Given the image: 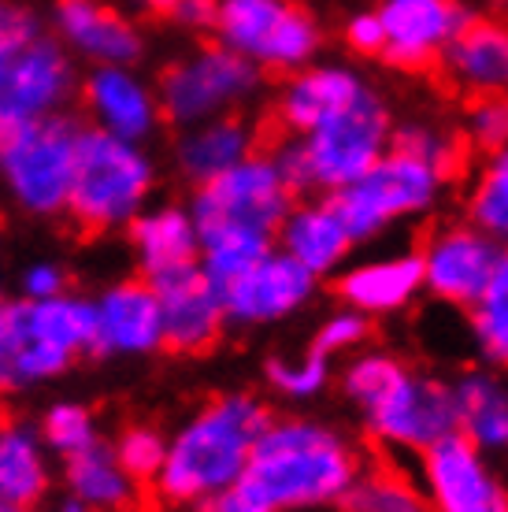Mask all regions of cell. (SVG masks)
Returning <instances> with one entry per match:
<instances>
[{"label": "cell", "mask_w": 508, "mask_h": 512, "mask_svg": "<svg viewBox=\"0 0 508 512\" xmlns=\"http://www.w3.org/2000/svg\"><path fill=\"white\" fill-rule=\"evenodd\" d=\"M64 290H71V271L64 260H52V256H38V260L23 264L19 279H15V294L23 301H45Z\"/></svg>", "instance_id": "41"}, {"label": "cell", "mask_w": 508, "mask_h": 512, "mask_svg": "<svg viewBox=\"0 0 508 512\" xmlns=\"http://www.w3.org/2000/svg\"><path fill=\"white\" fill-rule=\"evenodd\" d=\"M468 338L479 364L508 372V249L497 260L479 301L468 308Z\"/></svg>", "instance_id": "32"}, {"label": "cell", "mask_w": 508, "mask_h": 512, "mask_svg": "<svg viewBox=\"0 0 508 512\" xmlns=\"http://www.w3.org/2000/svg\"><path fill=\"white\" fill-rule=\"evenodd\" d=\"M164 127H197L204 119L253 112L264 101L267 75L227 45L197 41L193 49L171 56L153 78Z\"/></svg>", "instance_id": "6"}, {"label": "cell", "mask_w": 508, "mask_h": 512, "mask_svg": "<svg viewBox=\"0 0 508 512\" xmlns=\"http://www.w3.org/2000/svg\"><path fill=\"white\" fill-rule=\"evenodd\" d=\"M264 123H256L249 112H234V116L204 119L197 127L175 130L171 141V171L178 175L182 186H201V182L216 179L234 164H242L245 156L264 149Z\"/></svg>", "instance_id": "22"}, {"label": "cell", "mask_w": 508, "mask_h": 512, "mask_svg": "<svg viewBox=\"0 0 508 512\" xmlns=\"http://www.w3.org/2000/svg\"><path fill=\"white\" fill-rule=\"evenodd\" d=\"M30 331L67 357H93V297L71 286L56 297L30 301Z\"/></svg>", "instance_id": "30"}, {"label": "cell", "mask_w": 508, "mask_h": 512, "mask_svg": "<svg viewBox=\"0 0 508 512\" xmlns=\"http://www.w3.org/2000/svg\"><path fill=\"white\" fill-rule=\"evenodd\" d=\"M93 297V357L145 360L164 353L160 301L149 279L119 275L104 282Z\"/></svg>", "instance_id": "18"}, {"label": "cell", "mask_w": 508, "mask_h": 512, "mask_svg": "<svg viewBox=\"0 0 508 512\" xmlns=\"http://www.w3.org/2000/svg\"><path fill=\"white\" fill-rule=\"evenodd\" d=\"M56 475L64 498L78 501L89 512H138L145 501V490L115 461L108 438H97L93 446L56 461Z\"/></svg>", "instance_id": "29"}, {"label": "cell", "mask_w": 508, "mask_h": 512, "mask_svg": "<svg viewBox=\"0 0 508 512\" xmlns=\"http://www.w3.org/2000/svg\"><path fill=\"white\" fill-rule=\"evenodd\" d=\"M216 12L219 0H175V8L167 12V23L178 26L182 34H193V38H212Z\"/></svg>", "instance_id": "43"}, {"label": "cell", "mask_w": 508, "mask_h": 512, "mask_svg": "<svg viewBox=\"0 0 508 512\" xmlns=\"http://www.w3.org/2000/svg\"><path fill=\"white\" fill-rule=\"evenodd\" d=\"M342 512H434L427 494L420 490L416 475L394 461V457H379L368 461L364 475L356 479L349 498L342 501Z\"/></svg>", "instance_id": "31"}, {"label": "cell", "mask_w": 508, "mask_h": 512, "mask_svg": "<svg viewBox=\"0 0 508 512\" xmlns=\"http://www.w3.org/2000/svg\"><path fill=\"white\" fill-rule=\"evenodd\" d=\"M501 8H505V12H508V0H501Z\"/></svg>", "instance_id": "49"}, {"label": "cell", "mask_w": 508, "mask_h": 512, "mask_svg": "<svg viewBox=\"0 0 508 512\" xmlns=\"http://www.w3.org/2000/svg\"><path fill=\"white\" fill-rule=\"evenodd\" d=\"M38 30H45V19L30 4H23V0H0V45L30 38Z\"/></svg>", "instance_id": "44"}, {"label": "cell", "mask_w": 508, "mask_h": 512, "mask_svg": "<svg viewBox=\"0 0 508 512\" xmlns=\"http://www.w3.org/2000/svg\"><path fill=\"white\" fill-rule=\"evenodd\" d=\"M449 179L434 167L420 164L405 153L382 156L379 164L368 167L360 179H353L342 190L327 193L334 212L342 216L345 231L353 245H371L386 238L405 223H423L442 208Z\"/></svg>", "instance_id": "8"}, {"label": "cell", "mask_w": 508, "mask_h": 512, "mask_svg": "<svg viewBox=\"0 0 508 512\" xmlns=\"http://www.w3.org/2000/svg\"><path fill=\"white\" fill-rule=\"evenodd\" d=\"M275 409L256 390H219L193 405L167 431L164 468L153 479V501L164 512H190L204 498L242 479L256 438Z\"/></svg>", "instance_id": "3"}, {"label": "cell", "mask_w": 508, "mask_h": 512, "mask_svg": "<svg viewBox=\"0 0 508 512\" xmlns=\"http://www.w3.org/2000/svg\"><path fill=\"white\" fill-rule=\"evenodd\" d=\"M138 512H145V509H138Z\"/></svg>", "instance_id": "50"}, {"label": "cell", "mask_w": 508, "mask_h": 512, "mask_svg": "<svg viewBox=\"0 0 508 512\" xmlns=\"http://www.w3.org/2000/svg\"><path fill=\"white\" fill-rule=\"evenodd\" d=\"M375 342V320H368L364 312L338 305L316 323V331L308 338V349H316L319 357L327 360H345L349 353L364 349Z\"/></svg>", "instance_id": "40"}, {"label": "cell", "mask_w": 508, "mask_h": 512, "mask_svg": "<svg viewBox=\"0 0 508 512\" xmlns=\"http://www.w3.org/2000/svg\"><path fill=\"white\" fill-rule=\"evenodd\" d=\"M368 86V75L349 60H323L301 67L279 82V90L271 97V127L279 134L301 138L316 127L319 119H327L334 108L353 101L356 93Z\"/></svg>", "instance_id": "21"}, {"label": "cell", "mask_w": 508, "mask_h": 512, "mask_svg": "<svg viewBox=\"0 0 508 512\" xmlns=\"http://www.w3.org/2000/svg\"><path fill=\"white\" fill-rule=\"evenodd\" d=\"M190 512H264V509H260V501H256L242 483H234V487L219 490L212 498H204L201 505H193Z\"/></svg>", "instance_id": "45"}, {"label": "cell", "mask_w": 508, "mask_h": 512, "mask_svg": "<svg viewBox=\"0 0 508 512\" xmlns=\"http://www.w3.org/2000/svg\"><path fill=\"white\" fill-rule=\"evenodd\" d=\"M334 301L353 312H364L368 320L401 316L423 297V264L416 249L405 253L368 256L349 260L331 279Z\"/></svg>", "instance_id": "20"}, {"label": "cell", "mask_w": 508, "mask_h": 512, "mask_svg": "<svg viewBox=\"0 0 508 512\" xmlns=\"http://www.w3.org/2000/svg\"><path fill=\"white\" fill-rule=\"evenodd\" d=\"M264 386L275 401H286V405L323 401L334 386V360L319 357L308 346L301 353H271L264 360Z\"/></svg>", "instance_id": "34"}, {"label": "cell", "mask_w": 508, "mask_h": 512, "mask_svg": "<svg viewBox=\"0 0 508 512\" xmlns=\"http://www.w3.org/2000/svg\"><path fill=\"white\" fill-rule=\"evenodd\" d=\"M82 127L71 108L0 138V193L19 216L34 223L64 219Z\"/></svg>", "instance_id": "7"}, {"label": "cell", "mask_w": 508, "mask_h": 512, "mask_svg": "<svg viewBox=\"0 0 508 512\" xmlns=\"http://www.w3.org/2000/svg\"><path fill=\"white\" fill-rule=\"evenodd\" d=\"M45 26L78 67H141L149 52L138 15L115 0H52Z\"/></svg>", "instance_id": "13"}, {"label": "cell", "mask_w": 508, "mask_h": 512, "mask_svg": "<svg viewBox=\"0 0 508 512\" xmlns=\"http://www.w3.org/2000/svg\"><path fill=\"white\" fill-rule=\"evenodd\" d=\"M471 227H479L486 238H494L501 249H508V175L497 167L483 164L471 175L464 190V212Z\"/></svg>", "instance_id": "37"}, {"label": "cell", "mask_w": 508, "mask_h": 512, "mask_svg": "<svg viewBox=\"0 0 508 512\" xmlns=\"http://www.w3.org/2000/svg\"><path fill=\"white\" fill-rule=\"evenodd\" d=\"M394 123L397 116L386 93L368 82L353 101L334 108L331 116L319 119L308 134L301 138L279 134L267 145V153L297 197H308V193L327 197V193L360 179L368 167H375L390 153Z\"/></svg>", "instance_id": "4"}, {"label": "cell", "mask_w": 508, "mask_h": 512, "mask_svg": "<svg viewBox=\"0 0 508 512\" xmlns=\"http://www.w3.org/2000/svg\"><path fill=\"white\" fill-rule=\"evenodd\" d=\"M416 483L434 512H508V479L464 435H445L416 457Z\"/></svg>", "instance_id": "15"}, {"label": "cell", "mask_w": 508, "mask_h": 512, "mask_svg": "<svg viewBox=\"0 0 508 512\" xmlns=\"http://www.w3.org/2000/svg\"><path fill=\"white\" fill-rule=\"evenodd\" d=\"M112 442V453L115 461L123 464V472L138 483L141 490L153 487V479L160 475L164 468V453H167V431L164 427H156V423H145V420H134V423H123Z\"/></svg>", "instance_id": "38"}, {"label": "cell", "mask_w": 508, "mask_h": 512, "mask_svg": "<svg viewBox=\"0 0 508 512\" xmlns=\"http://www.w3.org/2000/svg\"><path fill=\"white\" fill-rule=\"evenodd\" d=\"M390 149L394 153H405L420 164L434 167L438 175L453 182L464 175L468 167V145L460 138L457 127H445L438 119H397L394 123V138H390Z\"/></svg>", "instance_id": "33"}, {"label": "cell", "mask_w": 508, "mask_h": 512, "mask_svg": "<svg viewBox=\"0 0 508 512\" xmlns=\"http://www.w3.org/2000/svg\"><path fill=\"white\" fill-rule=\"evenodd\" d=\"M334 390L356 412L360 431L382 457H420L438 438L457 431L453 386L386 346H364L334 368Z\"/></svg>", "instance_id": "2"}, {"label": "cell", "mask_w": 508, "mask_h": 512, "mask_svg": "<svg viewBox=\"0 0 508 512\" xmlns=\"http://www.w3.org/2000/svg\"><path fill=\"white\" fill-rule=\"evenodd\" d=\"M368 461L364 442L338 420L316 412H275L238 483L264 512L342 509Z\"/></svg>", "instance_id": "1"}, {"label": "cell", "mask_w": 508, "mask_h": 512, "mask_svg": "<svg viewBox=\"0 0 508 512\" xmlns=\"http://www.w3.org/2000/svg\"><path fill=\"white\" fill-rule=\"evenodd\" d=\"M319 290H323V279L290 260L282 249H271L253 268L223 286L230 331H264V327L297 320L301 312L316 305Z\"/></svg>", "instance_id": "14"}, {"label": "cell", "mask_w": 508, "mask_h": 512, "mask_svg": "<svg viewBox=\"0 0 508 512\" xmlns=\"http://www.w3.org/2000/svg\"><path fill=\"white\" fill-rule=\"evenodd\" d=\"M445 86L460 97L508 93V15H475L438 60Z\"/></svg>", "instance_id": "25"}, {"label": "cell", "mask_w": 508, "mask_h": 512, "mask_svg": "<svg viewBox=\"0 0 508 512\" xmlns=\"http://www.w3.org/2000/svg\"><path fill=\"white\" fill-rule=\"evenodd\" d=\"M375 15L386 34L382 60L394 71L420 75L438 67L449 41L479 12L464 0H379Z\"/></svg>", "instance_id": "17"}, {"label": "cell", "mask_w": 508, "mask_h": 512, "mask_svg": "<svg viewBox=\"0 0 508 512\" xmlns=\"http://www.w3.org/2000/svg\"><path fill=\"white\" fill-rule=\"evenodd\" d=\"M342 41L345 49L360 56V60H382V45H386V34H382V23L375 8H360L342 23Z\"/></svg>", "instance_id": "42"}, {"label": "cell", "mask_w": 508, "mask_h": 512, "mask_svg": "<svg viewBox=\"0 0 508 512\" xmlns=\"http://www.w3.org/2000/svg\"><path fill=\"white\" fill-rule=\"evenodd\" d=\"M130 264L141 279H160L167 271L190 268L201 253V234L186 201H153L123 231Z\"/></svg>", "instance_id": "26"}, {"label": "cell", "mask_w": 508, "mask_h": 512, "mask_svg": "<svg viewBox=\"0 0 508 512\" xmlns=\"http://www.w3.org/2000/svg\"><path fill=\"white\" fill-rule=\"evenodd\" d=\"M457 130L468 145V153H479L483 160L508 149V93L471 97L464 104V119H460Z\"/></svg>", "instance_id": "39"}, {"label": "cell", "mask_w": 508, "mask_h": 512, "mask_svg": "<svg viewBox=\"0 0 508 512\" xmlns=\"http://www.w3.org/2000/svg\"><path fill=\"white\" fill-rule=\"evenodd\" d=\"M420 264H423V294L434 297L445 308L468 312L501 260V245L486 238L468 219H434L420 238Z\"/></svg>", "instance_id": "12"}, {"label": "cell", "mask_w": 508, "mask_h": 512, "mask_svg": "<svg viewBox=\"0 0 508 512\" xmlns=\"http://www.w3.org/2000/svg\"><path fill=\"white\" fill-rule=\"evenodd\" d=\"M75 112L86 127L134 145H153L164 130L156 86L141 67H86L78 78Z\"/></svg>", "instance_id": "16"}, {"label": "cell", "mask_w": 508, "mask_h": 512, "mask_svg": "<svg viewBox=\"0 0 508 512\" xmlns=\"http://www.w3.org/2000/svg\"><path fill=\"white\" fill-rule=\"evenodd\" d=\"M156 190H160V164L149 145H134L104 130L82 127L64 212V219L82 238L123 234L141 208L153 205Z\"/></svg>", "instance_id": "5"}, {"label": "cell", "mask_w": 508, "mask_h": 512, "mask_svg": "<svg viewBox=\"0 0 508 512\" xmlns=\"http://www.w3.org/2000/svg\"><path fill=\"white\" fill-rule=\"evenodd\" d=\"M82 67L52 38L49 26L0 45V138L56 112H71Z\"/></svg>", "instance_id": "11"}, {"label": "cell", "mask_w": 508, "mask_h": 512, "mask_svg": "<svg viewBox=\"0 0 508 512\" xmlns=\"http://www.w3.org/2000/svg\"><path fill=\"white\" fill-rule=\"evenodd\" d=\"M453 386V409H457V435L486 453L490 461H508V379L497 368L471 364Z\"/></svg>", "instance_id": "28"}, {"label": "cell", "mask_w": 508, "mask_h": 512, "mask_svg": "<svg viewBox=\"0 0 508 512\" xmlns=\"http://www.w3.org/2000/svg\"><path fill=\"white\" fill-rule=\"evenodd\" d=\"M0 512H23V509H8V505H0Z\"/></svg>", "instance_id": "48"}, {"label": "cell", "mask_w": 508, "mask_h": 512, "mask_svg": "<svg viewBox=\"0 0 508 512\" xmlns=\"http://www.w3.org/2000/svg\"><path fill=\"white\" fill-rule=\"evenodd\" d=\"M38 512H89V509H82L78 501H71V498H60V501H49L45 509H38Z\"/></svg>", "instance_id": "46"}, {"label": "cell", "mask_w": 508, "mask_h": 512, "mask_svg": "<svg viewBox=\"0 0 508 512\" xmlns=\"http://www.w3.org/2000/svg\"><path fill=\"white\" fill-rule=\"evenodd\" d=\"M78 360L45 346L30 331V301L0 294V401L60 383Z\"/></svg>", "instance_id": "23"}, {"label": "cell", "mask_w": 508, "mask_h": 512, "mask_svg": "<svg viewBox=\"0 0 508 512\" xmlns=\"http://www.w3.org/2000/svg\"><path fill=\"white\" fill-rule=\"evenodd\" d=\"M160 301V331H164V353L175 357H204L227 338V308L223 290L204 279L197 264L167 271L160 279H149Z\"/></svg>", "instance_id": "19"}, {"label": "cell", "mask_w": 508, "mask_h": 512, "mask_svg": "<svg viewBox=\"0 0 508 512\" xmlns=\"http://www.w3.org/2000/svg\"><path fill=\"white\" fill-rule=\"evenodd\" d=\"M486 164L497 167L501 175H508V149H501V153H494V156H490V160H486Z\"/></svg>", "instance_id": "47"}, {"label": "cell", "mask_w": 508, "mask_h": 512, "mask_svg": "<svg viewBox=\"0 0 508 512\" xmlns=\"http://www.w3.org/2000/svg\"><path fill=\"white\" fill-rule=\"evenodd\" d=\"M212 38L267 78H286L323 56L327 26L305 0H219Z\"/></svg>", "instance_id": "9"}, {"label": "cell", "mask_w": 508, "mask_h": 512, "mask_svg": "<svg viewBox=\"0 0 508 512\" xmlns=\"http://www.w3.org/2000/svg\"><path fill=\"white\" fill-rule=\"evenodd\" d=\"M297 193L286 186L271 153L256 149L242 164L216 175V179L193 186L186 205L197 223V234H260L275 238L282 216L293 208Z\"/></svg>", "instance_id": "10"}, {"label": "cell", "mask_w": 508, "mask_h": 512, "mask_svg": "<svg viewBox=\"0 0 508 512\" xmlns=\"http://www.w3.org/2000/svg\"><path fill=\"white\" fill-rule=\"evenodd\" d=\"M271 249H275V238H260V234H208V238H201L197 268L204 271V279L216 282L223 290L227 282L249 271Z\"/></svg>", "instance_id": "36"}, {"label": "cell", "mask_w": 508, "mask_h": 512, "mask_svg": "<svg viewBox=\"0 0 508 512\" xmlns=\"http://www.w3.org/2000/svg\"><path fill=\"white\" fill-rule=\"evenodd\" d=\"M60 483L56 457L41 442L30 416H0V505L38 512Z\"/></svg>", "instance_id": "27"}, {"label": "cell", "mask_w": 508, "mask_h": 512, "mask_svg": "<svg viewBox=\"0 0 508 512\" xmlns=\"http://www.w3.org/2000/svg\"><path fill=\"white\" fill-rule=\"evenodd\" d=\"M34 423H38L41 442L49 446V453L56 461H64V457H71L78 449L93 446L97 438H104L97 412L89 409V405H82V401H71V397L49 401V405L38 412Z\"/></svg>", "instance_id": "35"}, {"label": "cell", "mask_w": 508, "mask_h": 512, "mask_svg": "<svg viewBox=\"0 0 508 512\" xmlns=\"http://www.w3.org/2000/svg\"><path fill=\"white\" fill-rule=\"evenodd\" d=\"M275 249H282L290 260H297L301 268H308L323 282H331L356 253L342 216L334 212L331 197H323V193H308V197L293 201V208L282 216L279 231H275Z\"/></svg>", "instance_id": "24"}]
</instances>
